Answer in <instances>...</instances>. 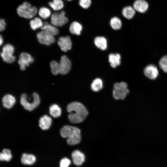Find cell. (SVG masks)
Segmentation results:
<instances>
[{"label": "cell", "mask_w": 167, "mask_h": 167, "mask_svg": "<svg viewBox=\"0 0 167 167\" xmlns=\"http://www.w3.org/2000/svg\"><path fill=\"white\" fill-rule=\"evenodd\" d=\"M38 13L39 16L45 19L48 18L51 15V11L46 7H41L38 11Z\"/></svg>", "instance_id": "obj_26"}, {"label": "cell", "mask_w": 167, "mask_h": 167, "mask_svg": "<svg viewBox=\"0 0 167 167\" xmlns=\"http://www.w3.org/2000/svg\"><path fill=\"white\" fill-rule=\"evenodd\" d=\"M51 118L47 115H44L41 117L39 121V125L43 130L48 129L52 123Z\"/></svg>", "instance_id": "obj_15"}, {"label": "cell", "mask_w": 167, "mask_h": 167, "mask_svg": "<svg viewBox=\"0 0 167 167\" xmlns=\"http://www.w3.org/2000/svg\"><path fill=\"white\" fill-rule=\"evenodd\" d=\"M6 23L4 19H1L0 20V31H4L6 27Z\"/></svg>", "instance_id": "obj_35"}, {"label": "cell", "mask_w": 167, "mask_h": 167, "mask_svg": "<svg viewBox=\"0 0 167 167\" xmlns=\"http://www.w3.org/2000/svg\"><path fill=\"white\" fill-rule=\"evenodd\" d=\"M71 156L73 162L76 165H81L85 161L84 155L79 150L73 151Z\"/></svg>", "instance_id": "obj_13"}, {"label": "cell", "mask_w": 167, "mask_h": 167, "mask_svg": "<svg viewBox=\"0 0 167 167\" xmlns=\"http://www.w3.org/2000/svg\"><path fill=\"white\" fill-rule=\"evenodd\" d=\"M68 19L64 11L54 12L50 16V23L56 27H62L67 23Z\"/></svg>", "instance_id": "obj_5"}, {"label": "cell", "mask_w": 167, "mask_h": 167, "mask_svg": "<svg viewBox=\"0 0 167 167\" xmlns=\"http://www.w3.org/2000/svg\"><path fill=\"white\" fill-rule=\"evenodd\" d=\"M71 163V161L68 158L62 159L60 162V167H68Z\"/></svg>", "instance_id": "obj_34"}, {"label": "cell", "mask_w": 167, "mask_h": 167, "mask_svg": "<svg viewBox=\"0 0 167 167\" xmlns=\"http://www.w3.org/2000/svg\"><path fill=\"white\" fill-rule=\"evenodd\" d=\"M14 48L11 44H7L3 47L1 56L3 60L8 63H12L15 60V57L13 55Z\"/></svg>", "instance_id": "obj_6"}, {"label": "cell", "mask_w": 167, "mask_h": 167, "mask_svg": "<svg viewBox=\"0 0 167 167\" xmlns=\"http://www.w3.org/2000/svg\"><path fill=\"white\" fill-rule=\"evenodd\" d=\"M59 73L62 75L68 73L71 70V63L70 59L65 56H62L59 62Z\"/></svg>", "instance_id": "obj_10"}, {"label": "cell", "mask_w": 167, "mask_h": 167, "mask_svg": "<svg viewBox=\"0 0 167 167\" xmlns=\"http://www.w3.org/2000/svg\"><path fill=\"white\" fill-rule=\"evenodd\" d=\"M129 92L127 85L125 82L117 83L114 84L113 95L115 99L123 100Z\"/></svg>", "instance_id": "obj_4"}, {"label": "cell", "mask_w": 167, "mask_h": 167, "mask_svg": "<svg viewBox=\"0 0 167 167\" xmlns=\"http://www.w3.org/2000/svg\"><path fill=\"white\" fill-rule=\"evenodd\" d=\"M67 110L70 113L68 115L69 120L71 122L74 123L83 121L88 113L85 107L77 102H73L69 104L67 106Z\"/></svg>", "instance_id": "obj_1"}, {"label": "cell", "mask_w": 167, "mask_h": 167, "mask_svg": "<svg viewBox=\"0 0 167 167\" xmlns=\"http://www.w3.org/2000/svg\"><path fill=\"white\" fill-rule=\"evenodd\" d=\"M41 29L49 32L54 36L57 35L59 32L58 29L56 27L47 22H43V24Z\"/></svg>", "instance_id": "obj_18"}, {"label": "cell", "mask_w": 167, "mask_h": 167, "mask_svg": "<svg viewBox=\"0 0 167 167\" xmlns=\"http://www.w3.org/2000/svg\"><path fill=\"white\" fill-rule=\"evenodd\" d=\"M16 11L19 16L26 19L32 18L38 12L36 7L32 6L27 2H25L19 5L17 8Z\"/></svg>", "instance_id": "obj_2"}, {"label": "cell", "mask_w": 167, "mask_h": 167, "mask_svg": "<svg viewBox=\"0 0 167 167\" xmlns=\"http://www.w3.org/2000/svg\"><path fill=\"white\" fill-rule=\"evenodd\" d=\"M94 43L97 47L101 50H104L107 48V41L104 37L97 36L96 37L94 40Z\"/></svg>", "instance_id": "obj_22"}, {"label": "cell", "mask_w": 167, "mask_h": 167, "mask_svg": "<svg viewBox=\"0 0 167 167\" xmlns=\"http://www.w3.org/2000/svg\"><path fill=\"white\" fill-rule=\"evenodd\" d=\"M12 157L11 151L8 149H4L0 154V160L2 161H9Z\"/></svg>", "instance_id": "obj_29"}, {"label": "cell", "mask_w": 167, "mask_h": 167, "mask_svg": "<svg viewBox=\"0 0 167 167\" xmlns=\"http://www.w3.org/2000/svg\"><path fill=\"white\" fill-rule=\"evenodd\" d=\"M35 156L32 155L24 153L21 158L22 163L24 165H31L36 161Z\"/></svg>", "instance_id": "obj_21"}, {"label": "cell", "mask_w": 167, "mask_h": 167, "mask_svg": "<svg viewBox=\"0 0 167 167\" xmlns=\"http://www.w3.org/2000/svg\"><path fill=\"white\" fill-rule=\"evenodd\" d=\"M83 29L82 24L77 21L73 22L70 24L69 30L70 32L73 34L80 35Z\"/></svg>", "instance_id": "obj_17"}, {"label": "cell", "mask_w": 167, "mask_h": 167, "mask_svg": "<svg viewBox=\"0 0 167 167\" xmlns=\"http://www.w3.org/2000/svg\"><path fill=\"white\" fill-rule=\"evenodd\" d=\"M3 39H2V36L1 35L0 36V45H2V44L3 43Z\"/></svg>", "instance_id": "obj_36"}, {"label": "cell", "mask_w": 167, "mask_h": 167, "mask_svg": "<svg viewBox=\"0 0 167 167\" xmlns=\"http://www.w3.org/2000/svg\"><path fill=\"white\" fill-rule=\"evenodd\" d=\"M135 14V10L131 6H126L122 10V14L126 18L130 19L132 18Z\"/></svg>", "instance_id": "obj_19"}, {"label": "cell", "mask_w": 167, "mask_h": 167, "mask_svg": "<svg viewBox=\"0 0 167 167\" xmlns=\"http://www.w3.org/2000/svg\"><path fill=\"white\" fill-rule=\"evenodd\" d=\"M2 105L4 107L10 109L15 102V98L11 95L7 94L4 96L2 99Z\"/></svg>", "instance_id": "obj_16"}, {"label": "cell", "mask_w": 167, "mask_h": 167, "mask_svg": "<svg viewBox=\"0 0 167 167\" xmlns=\"http://www.w3.org/2000/svg\"><path fill=\"white\" fill-rule=\"evenodd\" d=\"M109 24L112 28L115 30L120 29L122 26L121 19L116 16H114L111 18Z\"/></svg>", "instance_id": "obj_24"}, {"label": "cell", "mask_w": 167, "mask_h": 167, "mask_svg": "<svg viewBox=\"0 0 167 167\" xmlns=\"http://www.w3.org/2000/svg\"><path fill=\"white\" fill-rule=\"evenodd\" d=\"M50 66L52 73L56 75L59 73V63L56 61H52L50 63Z\"/></svg>", "instance_id": "obj_30"}, {"label": "cell", "mask_w": 167, "mask_h": 167, "mask_svg": "<svg viewBox=\"0 0 167 167\" xmlns=\"http://www.w3.org/2000/svg\"><path fill=\"white\" fill-rule=\"evenodd\" d=\"M81 139V135H78L73 137L68 138L67 142L70 145H75L79 143Z\"/></svg>", "instance_id": "obj_31"}, {"label": "cell", "mask_w": 167, "mask_h": 167, "mask_svg": "<svg viewBox=\"0 0 167 167\" xmlns=\"http://www.w3.org/2000/svg\"><path fill=\"white\" fill-rule=\"evenodd\" d=\"M79 5L82 8L86 9L89 8L92 4L91 0H79Z\"/></svg>", "instance_id": "obj_33"}, {"label": "cell", "mask_w": 167, "mask_h": 167, "mask_svg": "<svg viewBox=\"0 0 167 167\" xmlns=\"http://www.w3.org/2000/svg\"><path fill=\"white\" fill-rule=\"evenodd\" d=\"M133 7L138 12L144 13L148 9V4L145 0H136L133 4Z\"/></svg>", "instance_id": "obj_14"}, {"label": "cell", "mask_w": 167, "mask_h": 167, "mask_svg": "<svg viewBox=\"0 0 167 167\" xmlns=\"http://www.w3.org/2000/svg\"><path fill=\"white\" fill-rule=\"evenodd\" d=\"M34 61L33 58L29 54L24 52L21 53L18 61L20 70H25V67L28 66L30 63L33 62Z\"/></svg>", "instance_id": "obj_9"}, {"label": "cell", "mask_w": 167, "mask_h": 167, "mask_svg": "<svg viewBox=\"0 0 167 167\" xmlns=\"http://www.w3.org/2000/svg\"><path fill=\"white\" fill-rule=\"evenodd\" d=\"M109 59L111 66L115 68L120 64L121 56L118 54H111L109 56Z\"/></svg>", "instance_id": "obj_20"}, {"label": "cell", "mask_w": 167, "mask_h": 167, "mask_svg": "<svg viewBox=\"0 0 167 167\" xmlns=\"http://www.w3.org/2000/svg\"><path fill=\"white\" fill-rule=\"evenodd\" d=\"M33 99L32 101L28 100L25 94H22L20 103L24 108L27 110L31 111L36 108L39 104L40 99L38 95L34 92L33 94Z\"/></svg>", "instance_id": "obj_3"}, {"label": "cell", "mask_w": 167, "mask_h": 167, "mask_svg": "<svg viewBox=\"0 0 167 167\" xmlns=\"http://www.w3.org/2000/svg\"><path fill=\"white\" fill-rule=\"evenodd\" d=\"M58 43L61 50L64 52L70 49L72 47V42L69 36L61 37Z\"/></svg>", "instance_id": "obj_11"}, {"label": "cell", "mask_w": 167, "mask_h": 167, "mask_svg": "<svg viewBox=\"0 0 167 167\" xmlns=\"http://www.w3.org/2000/svg\"><path fill=\"white\" fill-rule=\"evenodd\" d=\"M102 87V81L99 78H97L94 80L91 85L92 89L94 92H98L100 91Z\"/></svg>", "instance_id": "obj_28"}, {"label": "cell", "mask_w": 167, "mask_h": 167, "mask_svg": "<svg viewBox=\"0 0 167 167\" xmlns=\"http://www.w3.org/2000/svg\"><path fill=\"white\" fill-rule=\"evenodd\" d=\"M144 75L151 79H156L158 75V71L157 67L152 64L146 66L144 70Z\"/></svg>", "instance_id": "obj_12"}, {"label": "cell", "mask_w": 167, "mask_h": 167, "mask_svg": "<svg viewBox=\"0 0 167 167\" xmlns=\"http://www.w3.org/2000/svg\"><path fill=\"white\" fill-rule=\"evenodd\" d=\"M43 24L41 19L38 17H35L31 19L30 25L32 29L35 30L38 28H41Z\"/></svg>", "instance_id": "obj_25"}, {"label": "cell", "mask_w": 167, "mask_h": 167, "mask_svg": "<svg viewBox=\"0 0 167 167\" xmlns=\"http://www.w3.org/2000/svg\"><path fill=\"white\" fill-rule=\"evenodd\" d=\"M67 1H71L72 0H66Z\"/></svg>", "instance_id": "obj_37"}, {"label": "cell", "mask_w": 167, "mask_h": 167, "mask_svg": "<svg viewBox=\"0 0 167 167\" xmlns=\"http://www.w3.org/2000/svg\"><path fill=\"white\" fill-rule=\"evenodd\" d=\"M36 36L38 41L41 44L49 45L55 41L54 36L46 31L42 30L38 32Z\"/></svg>", "instance_id": "obj_7"}, {"label": "cell", "mask_w": 167, "mask_h": 167, "mask_svg": "<svg viewBox=\"0 0 167 167\" xmlns=\"http://www.w3.org/2000/svg\"><path fill=\"white\" fill-rule=\"evenodd\" d=\"M160 67L165 72L167 73V55L162 57L159 62Z\"/></svg>", "instance_id": "obj_32"}, {"label": "cell", "mask_w": 167, "mask_h": 167, "mask_svg": "<svg viewBox=\"0 0 167 167\" xmlns=\"http://www.w3.org/2000/svg\"><path fill=\"white\" fill-rule=\"evenodd\" d=\"M80 131L77 127L69 125L64 126L60 130L62 136L68 138L80 134Z\"/></svg>", "instance_id": "obj_8"}, {"label": "cell", "mask_w": 167, "mask_h": 167, "mask_svg": "<svg viewBox=\"0 0 167 167\" xmlns=\"http://www.w3.org/2000/svg\"><path fill=\"white\" fill-rule=\"evenodd\" d=\"M49 6L54 11H59L64 7V3L62 0H53L49 3Z\"/></svg>", "instance_id": "obj_23"}, {"label": "cell", "mask_w": 167, "mask_h": 167, "mask_svg": "<svg viewBox=\"0 0 167 167\" xmlns=\"http://www.w3.org/2000/svg\"><path fill=\"white\" fill-rule=\"evenodd\" d=\"M49 113L53 117L57 118L60 116L61 114V109L58 105L54 104L50 107Z\"/></svg>", "instance_id": "obj_27"}]
</instances>
